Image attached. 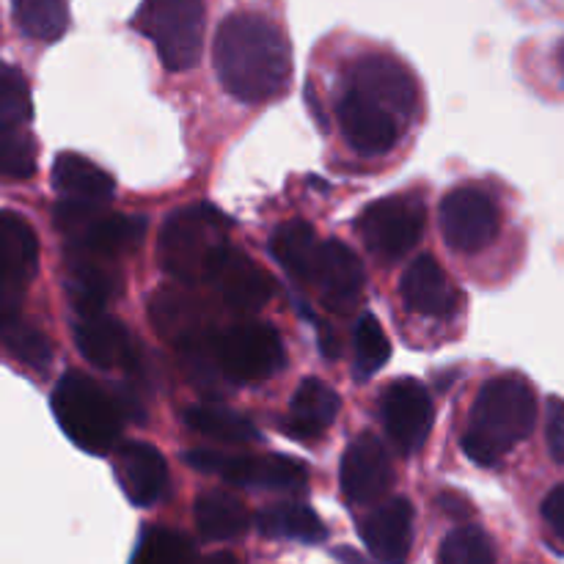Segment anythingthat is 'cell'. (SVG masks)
<instances>
[{
	"label": "cell",
	"mask_w": 564,
	"mask_h": 564,
	"mask_svg": "<svg viewBox=\"0 0 564 564\" xmlns=\"http://www.w3.org/2000/svg\"><path fill=\"white\" fill-rule=\"evenodd\" d=\"M543 521L549 523L551 534L564 545V485L551 490L543 501Z\"/></svg>",
	"instance_id": "8d00e7d4"
},
{
	"label": "cell",
	"mask_w": 564,
	"mask_h": 564,
	"mask_svg": "<svg viewBox=\"0 0 564 564\" xmlns=\"http://www.w3.org/2000/svg\"><path fill=\"white\" fill-rule=\"evenodd\" d=\"M538 424V397L521 375H499L479 389L463 433V452L477 466H499Z\"/></svg>",
	"instance_id": "7a4b0ae2"
},
{
	"label": "cell",
	"mask_w": 564,
	"mask_h": 564,
	"mask_svg": "<svg viewBox=\"0 0 564 564\" xmlns=\"http://www.w3.org/2000/svg\"><path fill=\"white\" fill-rule=\"evenodd\" d=\"M336 560L345 562V564H372V562L364 560V556L352 549H336Z\"/></svg>",
	"instance_id": "f35d334b"
},
{
	"label": "cell",
	"mask_w": 564,
	"mask_h": 564,
	"mask_svg": "<svg viewBox=\"0 0 564 564\" xmlns=\"http://www.w3.org/2000/svg\"><path fill=\"white\" fill-rule=\"evenodd\" d=\"M207 281L220 301L240 314L259 312L275 292L273 279L253 259L231 246H226V251L215 259Z\"/></svg>",
	"instance_id": "5bb4252c"
},
{
	"label": "cell",
	"mask_w": 564,
	"mask_h": 564,
	"mask_svg": "<svg viewBox=\"0 0 564 564\" xmlns=\"http://www.w3.org/2000/svg\"><path fill=\"white\" fill-rule=\"evenodd\" d=\"M229 218L209 204H191L165 218L158 235L160 268L182 284L207 281L215 259L226 251Z\"/></svg>",
	"instance_id": "277c9868"
},
{
	"label": "cell",
	"mask_w": 564,
	"mask_h": 564,
	"mask_svg": "<svg viewBox=\"0 0 564 564\" xmlns=\"http://www.w3.org/2000/svg\"><path fill=\"white\" fill-rule=\"evenodd\" d=\"M358 534L369 554L383 564H408L413 551V507L411 501L397 499L380 501L358 521Z\"/></svg>",
	"instance_id": "9a60e30c"
},
{
	"label": "cell",
	"mask_w": 564,
	"mask_h": 564,
	"mask_svg": "<svg viewBox=\"0 0 564 564\" xmlns=\"http://www.w3.org/2000/svg\"><path fill=\"white\" fill-rule=\"evenodd\" d=\"M198 564H242V562L237 560L235 554H229V551H218V554L204 556V560L198 562Z\"/></svg>",
	"instance_id": "74e56055"
},
{
	"label": "cell",
	"mask_w": 564,
	"mask_h": 564,
	"mask_svg": "<svg viewBox=\"0 0 564 564\" xmlns=\"http://www.w3.org/2000/svg\"><path fill=\"white\" fill-rule=\"evenodd\" d=\"M116 479L135 507H152L169 490V466L154 446L130 441L116 452Z\"/></svg>",
	"instance_id": "ac0fdd59"
},
{
	"label": "cell",
	"mask_w": 564,
	"mask_h": 564,
	"mask_svg": "<svg viewBox=\"0 0 564 564\" xmlns=\"http://www.w3.org/2000/svg\"><path fill=\"white\" fill-rule=\"evenodd\" d=\"M193 518H196L198 534L207 543L237 540L251 527L248 507L235 494H226V490H207V494L198 496L196 507H193Z\"/></svg>",
	"instance_id": "603a6c76"
},
{
	"label": "cell",
	"mask_w": 564,
	"mask_h": 564,
	"mask_svg": "<svg viewBox=\"0 0 564 564\" xmlns=\"http://www.w3.org/2000/svg\"><path fill=\"white\" fill-rule=\"evenodd\" d=\"M257 529L270 540H297V543H323L328 529L317 512L301 501H279L264 507L257 516Z\"/></svg>",
	"instance_id": "484cf974"
},
{
	"label": "cell",
	"mask_w": 564,
	"mask_h": 564,
	"mask_svg": "<svg viewBox=\"0 0 564 564\" xmlns=\"http://www.w3.org/2000/svg\"><path fill=\"white\" fill-rule=\"evenodd\" d=\"M33 119V99L25 75L17 66L0 64V124L25 127Z\"/></svg>",
	"instance_id": "e575fe53"
},
{
	"label": "cell",
	"mask_w": 564,
	"mask_h": 564,
	"mask_svg": "<svg viewBox=\"0 0 564 564\" xmlns=\"http://www.w3.org/2000/svg\"><path fill=\"white\" fill-rule=\"evenodd\" d=\"M556 64H560V72L564 75V39H562L560 50H556Z\"/></svg>",
	"instance_id": "ab89813d"
},
{
	"label": "cell",
	"mask_w": 564,
	"mask_h": 564,
	"mask_svg": "<svg viewBox=\"0 0 564 564\" xmlns=\"http://www.w3.org/2000/svg\"><path fill=\"white\" fill-rule=\"evenodd\" d=\"M185 422L187 427L196 430V433L207 435V438H215V441H224V444H248V441L259 438L251 419L240 416V413L220 405L187 408Z\"/></svg>",
	"instance_id": "f1b7e54d"
},
{
	"label": "cell",
	"mask_w": 564,
	"mask_h": 564,
	"mask_svg": "<svg viewBox=\"0 0 564 564\" xmlns=\"http://www.w3.org/2000/svg\"><path fill=\"white\" fill-rule=\"evenodd\" d=\"M72 336L91 367L97 369H119L132 364V341L124 325L116 317H108L105 312L97 314H77L72 325Z\"/></svg>",
	"instance_id": "d6986e66"
},
{
	"label": "cell",
	"mask_w": 564,
	"mask_h": 564,
	"mask_svg": "<svg viewBox=\"0 0 564 564\" xmlns=\"http://www.w3.org/2000/svg\"><path fill=\"white\" fill-rule=\"evenodd\" d=\"M380 422L402 457L416 455L427 444L435 422L433 397L419 380H394L380 394Z\"/></svg>",
	"instance_id": "8fae6325"
},
{
	"label": "cell",
	"mask_w": 564,
	"mask_h": 564,
	"mask_svg": "<svg viewBox=\"0 0 564 564\" xmlns=\"http://www.w3.org/2000/svg\"><path fill=\"white\" fill-rule=\"evenodd\" d=\"M53 413L72 444L88 455H108L121 438L127 405L88 375L66 372L55 383Z\"/></svg>",
	"instance_id": "3957f363"
},
{
	"label": "cell",
	"mask_w": 564,
	"mask_h": 564,
	"mask_svg": "<svg viewBox=\"0 0 564 564\" xmlns=\"http://www.w3.org/2000/svg\"><path fill=\"white\" fill-rule=\"evenodd\" d=\"M341 400L328 383L319 378H308L297 386L295 397L290 402V416H286V433L292 438L314 441L336 422Z\"/></svg>",
	"instance_id": "44dd1931"
},
{
	"label": "cell",
	"mask_w": 564,
	"mask_h": 564,
	"mask_svg": "<svg viewBox=\"0 0 564 564\" xmlns=\"http://www.w3.org/2000/svg\"><path fill=\"white\" fill-rule=\"evenodd\" d=\"M132 28L154 44L165 69L185 72L202 58L204 0H143Z\"/></svg>",
	"instance_id": "5b68a950"
},
{
	"label": "cell",
	"mask_w": 564,
	"mask_h": 564,
	"mask_svg": "<svg viewBox=\"0 0 564 564\" xmlns=\"http://www.w3.org/2000/svg\"><path fill=\"white\" fill-rule=\"evenodd\" d=\"M193 543L174 529L154 527L138 543L132 564H193Z\"/></svg>",
	"instance_id": "d6a6232c"
},
{
	"label": "cell",
	"mask_w": 564,
	"mask_h": 564,
	"mask_svg": "<svg viewBox=\"0 0 564 564\" xmlns=\"http://www.w3.org/2000/svg\"><path fill=\"white\" fill-rule=\"evenodd\" d=\"M319 246L317 231L312 229L303 220H290V224L279 226L270 237V253L275 257V262L286 270L295 281L301 284H312L314 281V268H317L319 259Z\"/></svg>",
	"instance_id": "d4e9b609"
},
{
	"label": "cell",
	"mask_w": 564,
	"mask_h": 564,
	"mask_svg": "<svg viewBox=\"0 0 564 564\" xmlns=\"http://www.w3.org/2000/svg\"><path fill=\"white\" fill-rule=\"evenodd\" d=\"M110 264L113 262L108 259L66 248V295L77 314L105 312V306L119 295L121 281Z\"/></svg>",
	"instance_id": "ffe728a7"
},
{
	"label": "cell",
	"mask_w": 564,
	"mask_h": 564,
	"mask_svg": "<svg viewBox=\"0 0 564 564\" xmlns=\"http://www.w3.org/2000/svg\"><path fill=\"white\" fill-rule=\"evenodd\" d=\"M185 463L202 474H215L231 485L273 494H303L308 485V471L297 460L284 455L248 457L226 455L215 449L185 452Z\"/></svg>",
	"instance_id": "ba28073f"
},
{
	"label": "cell",
	"mask_w": 564,
	"mask_h": 564,
	"mask_svg": "<svg viewBox=\"0 0 564 564\" xmlns=\"http://www.w3.org/2000/svg\"><path fill=\"white\" fill-rule=\"evenodd\" d=\"M438 224L444 242L457 253H479L499 237V204L477 185L455 187L438 207Z\"/></svg>",
	"instance_id": "9c48e42d"
},
{
	"label": "cell",
	"mask_w": 564,
	"mask_h": 564,
	"mask_svg": "<svg viewBox=\"0 0 564 564\" xmlns=\"http://www.w3.org/2000/svg\"><path fill=\"white\" fill-rule=\"evenodd\" d=\"M149 317L154 319L160 334L174 345H185V341L198 339V336L209 334L202 323V308L196 301L182 292L163 290L149 301Z\"/></svg>",
	"instance_id": "4316f807"
},
{
	"label": "cell",
	"mask_w": 564,
	"mask_h": 564,
	"mask_svg": "<svg viewBox=\"0 0 564 564\" xmlns=\"http://www.w3.org/2000/svg\"><path fill=\"white\" fill-rule=\"evenodd\" d=\"M427 209L416 193H394L367 204L356 220L364 246L380 259H402L422 242Z\"/></svg>",
	"instance_id": "52a82bcc"
},
{
	"label": "cell",
	"mask_w": 564,
	"mask_h": 564,
	"mask_svg": "<svg viewBox=\"0 0 564 564\" xmlns=\"http://www.w3.org/2000/svg\"><path fill=\"white\" fill-rule=\"evenodd\" d=\"M0 339L9 347L11 356L25 364V367L42 372V369H47L53 364V345H50V339L36 325L22 323L20 314L14 319H9V323L0 325Z\"/></svg>",
	"instance_id": "f546056e"
},
{
	"label": "cell",
	"mask_w": 564,
	"mask_h": 564,
	"mask_svg": "<svg viewBox=\"0 0 564 564\" xmlns=\"http://www.w3.org/2000/svg\"><path fill=\"white\" fill-rule=\"evenodd\" d=\"M213 356L229 383H262L279 375L286 364L279 330L257 319H246L213 334Z\"/></svg>",
	"instance_id": "8992f818"
},
{
	"label": "cell",
	"mask_w": 564,
	"mask_h": 564,
	"mask_svg": "<svg viewBox=\"0 0 564 564\" xmlns=\"http://www.w3.org/2000/svg\"><path fill=\"white\" fill-rule=\"evenodd\" d=\"M400 295L408 312L427 319H446L460 306V292L449 284L444 268L430 253L408 264L400 281Z\"/></svg>",
	"instance_id": "e0dca14e"
},
{
	"label": "cell",
	"mask_w": 564,
	"mask_h": 564,
	"mask_svg": "<svg viewBox=\"0 0 564 564\" xmlns=\"http://www.w3.org/2000/svg\"><path fill=\"white\" fill-rule=\"evenodd\" d=\"M213 61L220 86L240 102H270L290 86V42L273 20L253 11H237L220 22Z\"/></svg>",
	"instance_id": "6da1fadb"
},
{
	"label": "cell",
	"mask_w": 564,
	"mask_h": 564,
	"mask_svg": "<svg viewBox=\"0 0 564 564\" xmlns=\"http://www.w3.org/2000/svg\"><path fill=\"white\" fill-rule=\"evenodd\" d=\"M545 441L556 463L564 466V400L551 397L549 400V424H545Z\"/></svg>",
	"instance_id": "d590c367"
},
{
	"label": "cell",
	"mask_w": 564,
	"mask_h": 564,
	"mask_svg": "<svg viewBox=\"0 0 564 564\" xmlns=\"http://www.w3.org/2000/svg\"><path fill=\"white\" fill-rule=\"evenodd\" d=\"M345 88H352V91L364 94V97L389 108L402 124L413 121V116L419 113L416 77L394 55L369 53L352 61L347 66Z\"/></svg>",
	"instance_id": "30bf717a"
},
{
	"label": "cell",
	"mask_w": 564,
	"mask_h": 564,
	"mask_svg": "<svg viewBox=\"0 0 564 564\" xmlns=\"http://www.w3.org/2000/svg\"><path fill=\"white\" fill-rule=\"evenodd\" d=\"M352 345H356V378L369 380L372 375H378L380 369L389 364L391 358V341L386 336L383 325L372 314H364L356 325V336H352Z\"/></svg>",
	"instance_id": "1f68e13d"
},
{
	"label": "cell",
	"mask_w": 564,
	"mask_h": 564,
	"mask_svg": "<svg viewBox=\"0 0 564 564\" xmlns=\"http://www.w3.org/2000/svg\"><path fill=\"white\" fill-rule=\"evenodd\" d=\"M36 154V138L25 127L0 124V180H31Z\"/></svg>",
	"instance_id": "4dcf8cb0"
},
{
	"label": "cell",
	"mask_w": 564,
	"mask_h": 564,
	"mask_svg": "<svg viewBox=\"0 0 564 564\" xmlns=\"http://www.w3.org/2000/svg\"><path fill=\"white\" fill-rule=\"evenodd\" d=\"M438 564H496V545L479 527H457L441 545Z\"/></svg>",
	"instance_id": "836d02e7"
},
{
	"label": "cell",
	"mask_w": 564,
	"mask_h": 564,
	"mask_svg": "<svg viewBox=\"0 0 564 564\" xmlns=\"http://www.w3.org/2000/svg\"><path fill=\"white\" fill-rule=\"evenodd\" d=\"M364 262L350 246L341 240H328L319 246L317 268H314L312 286H317L323 303L336 312H347L358 303L364 292Z\"/></svg>",
	"instance_id": "2e32d148"
},
{
	"label": "cell",
	"mask_w": 564,
	"mask_h": 564,
	"mask_svg": "<svg viewBox=\"0 0 564 564\" xmlns=\"http://www.w3.org/2000/svg\"><path fill=\"white\" fill-rule=\"evenodd\" d=\"M14 22L36 42H58L69 28V0H11Z\"/></svg>",
	"instance_id": "83f0119b"
},
{
	"label": "cell",
	"mask_w": 564,
	"mask_h": 564,
	"mask_svg": "<svg viewBox=\"0 0 564 564\" xmlns=\"http://www.w3.org/2000/svg\"><path fill=\"white\" fill-rule=\"evenodd\" d=\"M53 187L61 198H77V202L108 204L113 198V176L83 154L64 152L53 163Z\"/></svg>",
	"instance_id": "7402d4cb"
},
{
	"label": "cell",
	"mask_w": 564,
	"mask_h": 564,
	"mask_svg": "<svg viewBox=\"0 0 564 564\" xmlns=\"http://www.w3.org/2000/svg\"><path fill=\"white\" fill-rule=\"evenodd\" d=\"M0 264L17 286L25 290L39 270V240L22 215L0 209Z\"/></svg>",
	"instance_id": "cb8c5ba5"
},
{
	"label": "cell",
	"mask_w": 564,
	"mask_h": 564,
	"mask_svg": "<svg viewBox=\"0 0 564 564\" xmlns=\"http://www.w3.org/2000/svg\"><path fill=\"white\" fill-rule=\"evenodd\" d=\"M336 116H339L345 141L350 143L352 152L364 154V158L389 154L402 138V132H405V124L389 108L364 97V94L352 91V88L341 91Z\"/></svg>",
	"instance_id": "7c38bea8"
},
{
	"label": "cell",
	"mask_w": 564,
	"mask_h": 564,
	"mask_svg": "<svg viewBox=\"0 0 564 564\" xmlns=\"http://www.w3.org/2000/svg\"><path fill=\"white\" fill-rule=\"evenodd\" d=\"M391 457L386 452L383 441L372 433H361L345 449L339 468L341 496L352 507L378 505L391 488Z\"/></svg>",
	"instance_id": "4fadbf2b"
}]
</instances>
